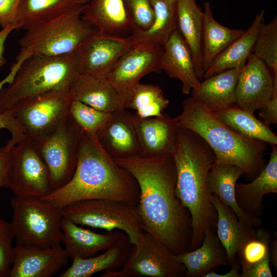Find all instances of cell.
Here are the masks:
<instances>
[{"mask_svg":"<svg viewBox=\"0 0 277 277\" xmlns=\"http://www.w3.org/2000/svg\"><path fill=\"white\" fill-rule=\"evenodd\" d=\"M168 1H170L176 2L177 0H168Z\"/></svg>","mask_w":277,"mask_h":277,"instance_id":"816d5d0a","label":"cell"},{"mask_svg":"<svg viewBox=\"0 0 277 277\" xmlns=\"http://www.w3.org/2000/svg\"><path fill=\"white\" fill-rule=\"evenodd\" d=\"M163 50L161 46L133 44L106 77L118 93L124 107L142 77L162 70Z\"/></svg>","mask_w":277,"mask_h":277,"instance_id":"4fadbf2b","label":"cell"},{"mask_svg":"<svg viewBox=\"0 0 277 277\" xmlns=\"http://www.w3.org/2000/svg\"><path fill=\"white\" fill-rule=\"evenodd\" d=\"M13 146L7 144L0 147V188L9 187Z\"/></svg>","mask_w":277,"mask_h":277,"instance_id":"ee69618b","label":"cell"},{"mask_svg":"<svg viewBox=\"0 0 277 277\" xmlns=\"http://www.w3.org/2000/svg\"><path fill=\"white\" fill-rule=\"evenodd\" d=\"M273 88V74L261 60L251 53L240 71L235 88V103L254 113L270 98Z\"/></svg>","mask_w":277,"mask_h":277,"instance_id":"9a60e30c","label":"cell"},{"mask_svg":"<svg viewBox=\"0 0 277 277\" xmlns=\"http://www.w3.org/2000/svg\"><path fill=\"white\" fill-rule=\"evenodd\" d=\"M244 174V170L236 165L214 163L207 176V185L210 193L216 195L222 203L230 208L240 221L257 228L262 223L260 218L244 211L235 198L236 182Z\"/></svg>","mask_w":277,"mask_h":277,"instance_id":"603a6c76","label":"cell"},{"mask_svg":"<svg viewBox=\"0 0 277 277\" xmlns=\"http://www.w3.org/2000/svg\"><path fill=\"white\" fill-rule=\"evenodd\" d=\"M210 201L217 213L216 234L231 265L241 246L254 234L255 229L240 221L233 211L214 194H211Z\"/></svg>","mask_w":277,"mask_h":277,"instance_id":"f1b7e54d","label":"cell"},{"mask_svg":"<svg viewBox=\"0 0 277 277\" xmlns=\"http://www.w3.org/2000/svg\"><path fill=\"white\" fill-rule=\"evenodd\" d=\"M134 123L141 149L140 155L172 153L179 128L174 117L164 112L159 116L141 118L134 113Z\"/></svg>","mask_w":277,"mask_h":277,"instance_id":"ac0fdd59","label":"cell"},{"mask_svg":"<svg viewBox=\"0 0 277 277\" xmlns=\"http://www.w3.org/2000/svg\"><path fill=\"white\" fill-rule=\"evenodd\" d=\"M6 129L11 134L7 144L14 146L26 136L21 126L9 111L0 113V129Z\"/></svg>","mask_w":277,"mask_h":277,"instance_id":"60d3db41","label":"cell"},{"mask_svg":"<svg viewBox=\"0 0 277 277\" xmlns=\"http://www.w3.org/2000/svg\"><path fill=\"white\" fill-rule=\"evenodd\" d=\"M114 160L138 184L140 195L136 207L144 230L175 254L189 251L191 219L175 194L176 170L172 154L137 155Z\"/></svg>","mask_w":277,"mask_h":277,"instance_id":"6da1fadb","label":"cell"},{"mask_svg":"<svg viewBox=\"0 0 277 277\" xmlns=\"http://www.w3.org/2000/svg\"><path fill=\"white\" fill-rule=\"evenodd\" d=\"M82 17L101 34L127 37L133 31L124 0H91L85 5Z\"/></svg>","mask_w":277,"mask_h":277,"instance_id":"44dd1931","label":"cell"},{"mask_svg":"<svg viewBox=\"0 0 277 277\" xmlns=\"http://www.w3.org/2000/svg\"><path fill=\"white\" fill-rule=\"evenodd\" d=\"M19 0H0V26L2 28L16 25V12Z\"/></svg>","mask_w":277,"mask_h":277,"instance_id":"7bdbcfd3","label":"cell"},{"mask_svg":"<svg viewBox=\"0 0 277 277\" xmlns=\"http://www.w3.org/2000/svg\"><path fill=\"white\" fill-rule=\"evenodd\" d=\"M78 2L83 5H86L91 0H77Z\"/></svg>","mask_w":277,"mask_h":277,"instance_id":"f907efd6","label":"cell"},{"mask_svg":"<svg viewBox=\"0 0 277 277\" xmlns=\"http://www.w3.org/2000/svg\"><path fill=\"white\" fill-rule=\"evenodd\" d=\"M14 238L10 223L0 219V277L9 276L14 256Z\"/></svg>","mask_w":277,"mask_h":277,"instance_id":"f35d334b","label":"cell"},{"mask_svg":"<svg viewBox=\"0 0 277 277\" xmlns=\"http://www.w3.org/2000/svg\"><path fill=\"white\" fill-rule=\"evenodd\" d=\"M124 1L133 25V31L147 29L154 17L150 0Z\"/></svg>","mask_w":277,"mask_h":277,"instance_id":"ab89813d","label":"cell"},{"mask_svg":"<svg viewBox=\"0 0 277 277\" xmlns=\"http://www.w3.org/2000/svg\"><path fill=\"white\" fill-rule=\"evenodd\" d=\"M140 188L134 177L103 149L97 138L82 131L77 165L70 180L41 197L63 208L89 199H107L136 206Z\"/></svg>","mask_w":277,"mask_h":277,"instance_id":"7a4b0ae2","label":"cell"},{"mask_svg":"<svg viewBox=\"0 0 277 277\" xmlns=\"http://www.w3.org/2000/svg\"><path fill=\"white\" fill-rule=\"evenodd\" d=\"M69 258L61 245L40 247L16 244L10 277H51L66 265Z\"/></svg>","mask_w":277,"mask_h":277,"instance_id":"2e32d148","label":"cell"},{"mask_svg":"<svg viewBox=\"0 0 277 277\" xmlns=\"http://www.w3.org/2000/svg\"><path fill=\"white\" fill-rule=\"evenodd\" d=\"M171 154L176 170L175 194L191 216L192 250L201 245L207 227L216 229L217 213L207 182L215 155L202 137L183 128L178 129Z\"/></svg>","mask_w":277,"mask_h":277,"instance_id":"3957f363","label":"cell"},{"mask_svg":"<svg viewBox=\"0 0 277 277\" xmlns=\"http://www.w3.org/2000/svg\"><path fill=\"white\" fill-rule=\"evenodd\" d=\"M63 217L81 226L111 231H123L135 245L143 225L137 207L128 203L107 199L77 201L62 208Z\"/></svg>","mask_w":277,"mask_h":277,"instance_id":"ba28073f","label":"cell"},{"mask_svg":"<svg viewBox=\"0 0 277 277\" xmlns=\"http://www.w3.org/2000/svg\"><path fill=\"white\" fill-rule=\"evenodd\" d=\"M264 12L262 10L258 14L250 27L216 57L205 72L203 79L228 69L240 70L244 68L252 53L259 29L264 22Z\"/></svg>","mask_w":277,"mask_h":277,"instance_id":"f546056e","label":"cell"},{"mask_svg":"<svg viewBox=\"0 0 277 277\" xmlns=\"http://www.w3.org/2000/svg\"><path fill=\"white\" fill-rule=\"evenodd\" d=\"M82 132L68 115L51 131L29 140L47 167L52 190L65 185L72 177Z\"/></svg>","mask_w":277,"mask_h":277,"instance_id":"9c48e42d","label":"cell"},{"mask_svg":"<svg viewBox=\"0 0 277 277\" xmlns=\"http://www.w3.org/2000/svg\"><path fill=\"white\" fill-rule=\"evenodd\" d=\"M61 229L64 249L69 259L87 258L114 245L125 233L120 231L99 233L62 217Z\"/></svg>","mask_w":277,"mask_h":277,"instance_id":"d6986e66","label":"cell"},{"mask_svg":"<svg viewBox=\"0 0 277 277\" xmlns=\"http://www.w3.org/2000/svg\"><path fill=\"white\" fill-rule=\"evenodd\" d=\"M8 188L15 196L43 197L52 191L47 167L26 137L12 148Z\"/></svg>","mask_w":277,"mask_h":277,"instance_id":"7c38bea8","label":"cell"},{"mask_svg":"<svg viewBox=\"0 0 277 277\" xmlns=\"http://www.w3.org/2000/svg\"><path fill=\"white\" fill-rule=\"evenodd\" d=\"M97 140L113 160L141 155L134 113L126 109L112 113L110 120L98 132Z\"/></svg>","mask_w":277,"mask_h":277,"instance_id":"e0dca14e","label":"cell"},{"mask_svg":"<svg viewBox=\"0 0 277 277\" xmlns=\"http://www.w3.org/2000/svg\"><path fill=\"white\" fill-rule=\"evenodd\" d=\"M27 57V56H17L16 62L11 67L10 72L0 81V91L4 88L5 85L10 84L13 81L21 65Z\"/></svg>","mask_w":277,"mask_h":277,"instance_id":"bcb514c9","label":"cell"},{"mask_svg":"<svg viewBox=\"0 0 277 277\" xmlns=\"http://www.w3.org/2000/svg\"><path fill=\"white\" fill-rule=\"evenodd\" d=\"M10 203L16 244L44 248L61 245L62 208L33 196H15Z\"/></svg>","mask_w":277,"mask_h":277,"instance_id":"52a82bcc","label":"cell"},{"mask_svg":"<svg viewBox=\"0 0 277 277\" xmlns=\"http://www.w3.org/2000/svg\"><path fill=\"white\" fill-rule=\"evenodd\" d=\"M203 21V11L196 0L176 1V28L190 51L197 77L201 81L204 77L202 50Z\"/></svg>","mask_w":277,"mask_h":277,"instance_id":"484cf974","label":"cell"},{"mask_svg":"<svg viewBox=\"0 0 277 277\" xmlns=\"http://www.w3.org/2000/svg\"><path fill=\"white\" fill-rule=\"evenodd\" d=\"M132 45L130 36H114L96 32L78 48L81 73L106 77Z\"/></svg>","mask_w":277,"mask_h":277,"instance_id":"5bb4252c","label":"cell"},{"mask_svg":"<svg viewBox=\"0 0 277 277\" xmlns=\"http://www.w3.org/2000/svg\"><path fill=\"white\" fill-rule=\"evenodd\" d=\"M160 86L138 83L124 106L125 109L135 111L141 118L161 116L169 105Z\"/></svg>","mask_w":277,"mask_h":277,"instance_id":"e575fe53","label":"cell"},{"mask_svg":"<svg viewBox=\"0 0 277 277\" xmlns=\"http://www.w3.org/2000/svg\"><path fill=\"white\" fill-rule=\"evenodd\" d=\"M132 244L125 234L114 245L101 254L87 258H75L61 277H90L95 273L109 272L122 267L126 262Z\"/></svg>","mask_w":277,"mask_h":277,"instance_id":"4316f807","label":"cell"},{"mask_svg":"<svg viewBox=\"0 0 277 277\" xmlns=\"http://www.w3.org/2000/svg\"><path fill=\"white\" fill-rule=\"evenodd\" d=\"M161 65L170 77L182 82L184 94H189L199 87L201 81L197 77L190 51L177 28L163 45Z\"/></svg>","mask_w":277,"mask_h":277,"instance_id":"ffe728a7","label":"cell"},{"mask_svg":"<svg viewBox=\"0 0 277 277\" xmlns=\"http://www.w3.org/2000/svg\"><path fill=\"white\" fill-rule=\"evenodd\" d=\"M240 71L228 69L204 78L191 96L212 111L234 105Z\"/></svg>","mask_w":277,"mask_h":277,"instance_id":"83f0119b","label":"cell"},{"mask_svg":"<svg viewBox=\"0 0 277 277\" xmlns=\"http://www.w3.org/2000/svg\"><path fill=\"white\" fill-rule=\"evenodd\" d=\"M269 257L252 264L240 266L241 277H272Z\"/></svg>","mask_w":277,"mask_h":277,"instance_id":"f6af8a7d","label":"cell"},{"mask_svg":"<svg viewBox=\"0 0 277 277\" xmlns=\"http://www.w3.org/2000/svg\"><path fill=\"white\" fill-rule=\"evenodd\" d=\"M79 4L47 21L25 29L19 41L18 55H60L72 53L97 31L82 17Z\"/></svg>","mask_w":277,"mask_h":277,"instance_id":"8992f818","label":"cell"},{"mask_svg":"<svg viewBox=\"0 0 277 277\" xmlns=\"http://www.w3.org/2000/svg\"><path fill=\"white\" fill-rule=\"evenodd\" d=\"M231 268L227 273L224 274H219L216 273L214 271L210 270L205 273L203 276L204 277H241L239 270L240 269V265L237 260L231 265Z\"/></svg>","mask_w":277,"mask_h":277,"instance_id":"c3c4849f","label":"cell"},{"mask_svg":"<svg viewBox=\"0 0 277 277\" xmlns=\"http://www.w3.org/2000/svg\"><path fill=\"white\" fill-rule=\"evenodd\" d=\"M215 232V229L207 227L199 247L175 254L177 260L185 268V276H203L205 273L218 266L230 265L225 250Z\"/></svg>","mask_w":277,"mask_h":277,"instance_id":"cb8c5ba5","label":"cell"},{"mask_svg":"<svg viewBox=\"0 0 277 277\" xmlns=\"http://www.w3.org/2000/svg\"><path fill=\"white\" fill-rule=\"evenodd\" d=\"M184 266L165 245L144 230L132 245L128 258L119 270L103 273L101 277H181Z\"/></svg>","mask_w":277,"mask_h":277,"instance_id":"8fae6325","label":"cell"},{"mask_svg":"<svg viewBox=\"0 0 277 277\" xmlns=\"http://www.w3.org/2000/svg\"><path fill=\"white\" fill-rule=\"evenodd\" d=\"M73 100L68 87L19 102L8 111L21 126L26 137L32 140L57 127L69 115Z\"/></svg>","mask_w":277,"mask_h":277,"instance_id":"30bf717a","label":"cell"},{"mask_svg":"<svg viewBox=\"0 0 277 277\" xmlns=\"http://www.w3.org/2000/svg\"><path fill=\"white\" fill-rule=\"evenodd\" d=\"M262 61L273 73H277V17L261 26L252 53Z\"/></svg>","mask_w":277,"mask_h":277,"instance_id":"8d00e7d4","label":"cell"},{"mask_svg":"<svg viewBox=\"0 0 277 277\" xmlns=\"http://www.w3.org/2000/svg\"><path fill=\"white\" fill-rule=\"evenodd\" d=\"M80 4L77 0H19L17 30L52 18Z\"/></svg>","mask_w":277,"mask_h":277,"instance_id":"836d02e7","label":"cell"},{"mask_svg":"<svg viewBox=\"0 0 277 277\" xmlns=\"http://www.w3.org/2000/svg\"><path fill=\"white\" fill-rule=\"evenodd\" d=\"M154 17L146 30L133 31L130 35L133 44H143L163 46L176 28V2L168 0H150Z\"/></svg>","mask_w":277,"mask_h":277,"instance_id":"d6a6232c","label":"cell"},{"mask_svg":"<svg viewBox=\"0 0 277 277\" xmlns=\"http://www.w3.org/2000/svg\"><path fill=\"white\" fill-rule=\"evenodd\" d=\"M14 30L15 26H9L2 28L0 30V68L5 64L6 60L4 56L5 43L9 34Z\"/></svg>","mask_w":277,"mask_h":277,"instance_id":"7dc6e473","label":"cell"},{"mask_svg":"<svg viewBox=\"0 0 277 277\" xmlns=\"http://www.w3.org/2000/svg\"><path fill=\"white\" fill-rule=\"evenodd\" d=\"M74 100L113 113L125 109L117 91L106 77L80 73L70 87Z\"/></svg>","mask_w":277,"mask_h":277,"instance_id":"d4e9b609","label":"cell"},{"mask_svg":"<svg viewBox=\"0 0 277 277\" xmlns=\"http://www.w3.org/2000/svg\"><path fill=\"white\" fill-rule=\"evenodd\" d=\"M182 108L181 113L174 117L177 126L202 137L214 151L215 163L236 165L250 180L265 167L264 156L268 144L238 134L191 96L183 101Z\"/></svg>","mask_w":277,"mask_h":277,"instance_id":"277c9868","label":"cell"},{"mask_svg":"<svg viewBox=\"0 0 277 277\" xmlns=\"http://www.w3.org/2000/svg\"><path fill=\"white\" fill-rule=\"evenodd\" d=\"M203 6L202 50L204 74L216 57L245 30L231 29L220 24L213 16L210 3L204 2Z\"/></svg>","mask_w":277,"mask_h":277,"instance_id":"4dcf8cb0","label":"cell"},{"mask_svg":"<svg viewBox=\"0 0 277 277\" xmlns=\"http://www.w3.org/2000/svg\"><path fill=\"white\" fill-rule=\"evenodd\" d=\"M259 116L267 126L277 124V73H273V88L272 94L260 109Z\"/></svg>","mask_w":277,"mask_h":277,"instance_id":"b9f144b4","label":"cell"},{"mask_svg":"<svg viewBox=\"0 0 277 277\" xmlns=\"http://www.w3.org/2000/svg\"><path fill=\"white\" fill-rule=\"evenodd\" d=\"M277 145L272 146L269 162L261 172L249 183L235 186V198L245 212L259 217L264 212L263 197L277 193Z\"/></svg>","mask_w":277,"mask_h":277,"instance_id":"7402d4cb","label":"cell"},{"mask_svg":"<svg viewBox=\"0 0 277 277\" xmlns=\"http://www.w3.org/2000/svg\"><path fill=\"white\" fill-rule=\"evenodd\" d=\"M80 73L78 49L60 55H31L23 62L13 81L0 91V113L24 100L71 87Z\"/></svg>","mask_w":277,"mask_h":277,"instance_id":"5b68a950","label":"cell"},{"mask_svg":"<svg viewBox=\"0 0 277 277\" xmlns=\"http://www.w3.org/2000/svg\"><path fill=\"white\" fill-rule=\"evenodd\" d=\"M69 115L82 131L97 138L98 132L110 120L112 113L101 111L80 101L73 100Z\"/></svg>","mask_w":277,"mask_h":277,"instance_id":"d590c367","label":"cell"},{"mask_svg":"<svg viewBox=\"0 0 277 277\" xmlns=\"http://www.w3.org/2000/svg\"><path fill=\"white\" fill-rule=\"evenodd\" d=\"M270 262L273 267L277 269V239L276 235L275 240H271L269 249Z\"/></svg>","mask_w":277,"mask_h":277,"instance_id":"681fc988","label":"cell"},{"mask_svg":"<svg viewBox=\"0 0 277 277\" xmlns=\"http://www.w3.org/2000/svg\"><path fill=\"white\" fill-rule=\"evenodd\" d=\"M225 125L238 134L250 140L277 145L276 134L252 113L235 104L212 111Z\"/></svg>","mask_w":277,"mask_h":277,"instance_id":"1f68e13d","label":"cell"},{"mask_svg":"<svg viewBox=\"0 0 277 277\" xmlns=\"http://www.w3.org/2000/svg\"><path fill=\"white\" fill-rule=\"evenodd\" d=\"M271 237L266 229L259 228L239 249L237 254L240 265L260 262L269 257Z\"/></svg>","mask_w":277,"mask_h":277,"instance_id":"74e56055","label":"cell"}]
</instances>
